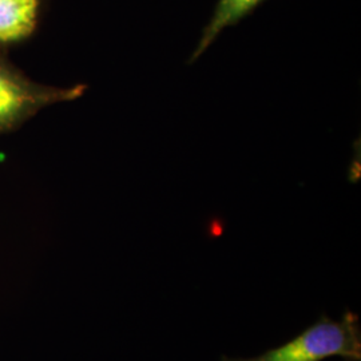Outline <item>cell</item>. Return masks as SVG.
<instances>
[{"label": "cell", "mask_w": 361, "mask_h": 361, "mask_svg": "<svg viewBox=\"0 0 361 361\" xmlns=\"http://www.w3.org/2000/svg\"><path fill=\"white\" fill-rule=\"evenodd\" d=\"M336 356L345 361L361 360L360 320L350 310H345L340 320L323 313L293 338L255 357L222 356L221 361H324Z\"/></svg>", "instance_id": "6da1fadb"}, {"label": "cell", "mask_w": 361, "mask_h": 361, "mask_svg": "<svg viewBox=\"0 0 361 361\" xmlns=\"http://www.w3.org/2000/svg\"><path fill=\"white\" fill-rule=\"evenodd\" d=\"M86 89L85 85L70 89L40 86L0 62V131L11 129L49 104L74 101Z\"/></svg>", "instance_id": "7a4b0ae2"}, {"label": "cell", "mask_w": 361, "mask_h": 361, "mask_svg": "<svg viewBox=\"0 0 361 361\" xmlns=\"http://www.w3.org/2000/svg\"><path fill=\"white\" fill-rule=\"evenodd\" d=\"M40 0H0V44L26 39L37 26Z\"/></svg>", "instance_id": "3957f363"}, {"label": "cell", "mask_w": 361, "mask_h": 361, "mask_svg": "<svg viewBox=\"0 0 361 361\" xmlns=\"http://www.w3.org/2000/svg\"><path fill=\"white\" fill-rule=\"evenodd\" d=\"M262 0H219L216 10L212 15L209 23L204 28L201 39L194 50L193 55L190 56L189 63L195 62L212 43L219 38V34L226 27L237 25L241 19H244L252 13Z\"/></svg>", "instance_id": "277c9868"}]
</instances>
